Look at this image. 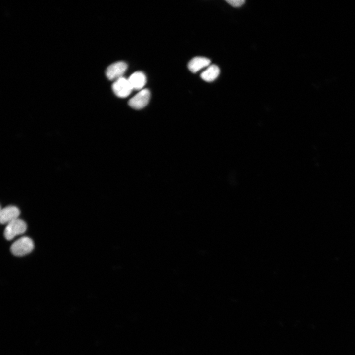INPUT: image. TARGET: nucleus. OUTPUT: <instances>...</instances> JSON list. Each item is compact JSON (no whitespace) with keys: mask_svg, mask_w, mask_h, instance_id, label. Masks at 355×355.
Listing matches in <instances>:
<instances>
[{"mask_svg":"<svg viewBox=\"0 0 355 355\" xmlns=\"http://www.w3.org/2000/svg\"><path fill=\"white\" fill-rule=\"evenodd\" d=\"M34 247L32 240L28 237H22L16 240L11 246L10 250L15 256H22L30 253Z\"/></svg>","mask_w":355,"mask_h":355,"instance_id":"nucleus-1","label":"nucleus"},{"mask_svg":"<svg viewBox=\"0 0 355 355\" xmlns=\"http://www.w3.org/2000/svg\"><path fill=\"white\" fill-rule=\"evenodd\" d=\"M26 229V223L23 220L18 218L7 224L4 231V235L7 240H10L16 236L24 233Z\"/></svg>","mask_w":355,"mask_h":355,"instance_id":"nucleus-2","label":"nucleus"},{"mask_svg":"<svg viewBox=\"0 0 355 355\" xmlns=\"http://www.w3.org/2000/svg\"><path fill=\"white\" fill-rule=\"evenodd\" d=\"M150 98V92L147 89L139 91L128 101L130 106L135 109H141L148 104Z\"/></svg>","mask_w":355,"mask_h":355,"instance_id":"nucleus-3","label":"nucleus"},{"mask_svg":"<svg viewBox=\"0 0 355 355\" xmlns=\"http://www.w3.org/2000/svg\"><path fill=\"white\" fill-rule=\"evenodd\" d=\"M127 68V64L118 61L110 65L106 69V75L110 80H116L122 77Z\"/></svg>","mask_w":355,"mask_h":355,"instance_id":"nucleus-4","label":"nucleus"},{"mask_svg":"<svg viewBox=\"0 0 355 355\" xmlns=\"http://www.w3.org/2000/svg\"><path fill=\"white\" fill-rule=\"evenodd\" d=\"M112 89L114 93L120 98L127 97L133 90L128 79L123 77L115 80L112 84Z\"/></svg>","mask_w":355,"mask_h":355,"instance_id":"nucleus-5","label":"nucleus"},{"mask_svg":"<svg viewBox=\"0 0 355 355\" xmlns=\"http://www.w3.org/2000/svg\"><path fill=\"white\" fill-rule=\"evenodd\" d=\"M20 215L19 209L14 206H9L1 209L0 221L1 224H8L18 218Z\"/></svg>","mask_w":355,"mask_h":355,"instance_id":"nucleus-6","label":"nucleus"},{"mask_svg":"<svg viewBox=\"0 0 355 355\" xmlns=\"http://www.w3.org/2000/svg\"><path fill=\"white\" fill-rule=\"evenodd\" d=\"M128 80L132 89L136 90H141L146 82V76L142 71L135 72L131 74Z\"/></svg>","mask_w":355,"mask_h":355,"instance_id":"nucleus-7","label":"nucleus"},{"mask_svg":"<svg viewBox=\"0 0 355 355\" xmlns=\"http://www.w3.org/2000/svg\"><path fill=\"white\" fill-rule=\"evenodd\" d=\"M211 63L209 59L203 57H196L192 59L188 64L189 70L195 73L200 70L208 66Z\"/></svg>","mask_w":355,"mask_h":355,"instance_id":"nucleus-8","label":"nucleus"},{"mask_svg":"<svg viewBox=\"0 0 355 355\" xmlns=\"http://www.w3.org/2000/svg\"><path fill=\"white\" fill-rule=\"evenodd\" d=\"M220 73L219 67L215 65L209 66L201 74V78L207 82H212L217 78Z\"/></svg>","mask_w":355,"mask_h":355,"instance_id":"nucleus-9","label":"nucleus"},{"mask_svg":"<svg viewBox=\"0 0 355 355\" xmlns=\"http://www.w3.org/2000/svg\"><path fill=\"white\" fill-rule=\"evenodd\" d=\"M226 2L233 7H238L242 6L245 1L244 0H227Z\"/></svg>","mask_w":355,"mask_h":355,"instance_id":"nucleus-10","label":"nucleus"}]
</instances>
